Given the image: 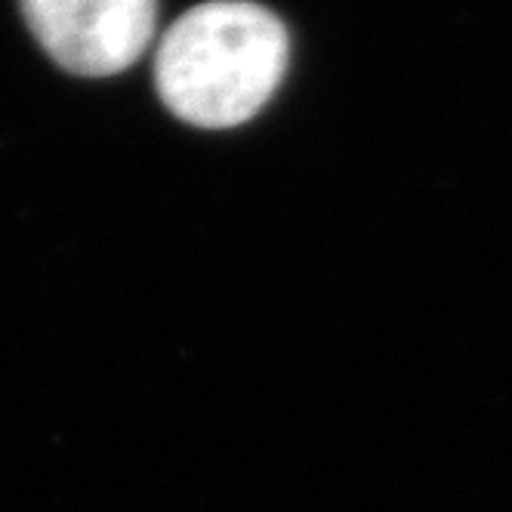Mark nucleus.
<instances>
[{"label":"nucleus","mask_w":512,"mask_h":512,"mask_svg":"<svg viewBox=\"0 0 512 512\" xmlns=\"http://www.w3.org/2000/svg\"><path fill=\"white\" fill-rule=\"evenodd\" d=\"M287 68V31L250 0H213L179 16L158 44L155 84L176 118L204 130L250 121Z\"/></svg>","instance_id":"nucleus-1"},{"label":"nucleus","mask_w":512,"mask_h":512,"mask_svg":"<svg viewBox=\"0 0 512 512\" xmlns=\"http://www.w3.org/2000/svg\"><path fill=\"white\" fill-rule=\"evenodd\" d=\"M22 13L65 71L108 78L149 50L158 0H22Z\"/></svg>","instance_id":"nucleus-2"}]
</instances>
